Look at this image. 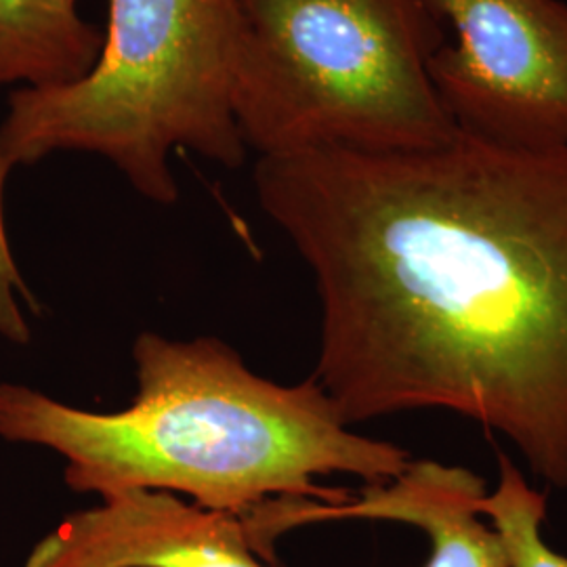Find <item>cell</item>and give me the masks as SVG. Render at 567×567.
<instances>
[{
	"instance_id": "obj_1",
	"label": "cell",
	"mask_w": 567,
	"mask_h": 567,
	"mask_svg": "<svg viewBox=\"0 0 567 567\" xmlns=\"http://www.w3.org/2000/svg\"><path fill=\"white\" fill-rule=\"evenodd\" d=\"M265 215L320 299L313 381L347 425L446 410L567 489V147L259 158Z\"/></svg>"
},
{
	"instance_id": "obj_2",
	"label": "cell",
	"mask_w": 567,
	"mask_h": 567,
	"mask_svg": "<svg viewBox=\"0 0 567 567\" xmlns=\"http://www.w3.org/2000/svg\"><path fill=\"white\" fill-rule=\"evenodd\" d=\"M133 362L137 395L114 412L0 383V437L63 456L72 492L158 489L238 517L276 498L341 505L351 494L318 477L349 473L374 486L412 461L355 433L313 379L269 381L217 337L142 332Z\"/></svg>"
},
{
	"instance_id": "obj_3",
	"label": "cell",
	"mask_w": 567,
	"mask_h": 567,
	"mask_svg": "<svg viewBox=\"0 0 567 567\" xmlns=\"http://www.w3.org/2000/svg\"><path fill=\"white\" fill-rule=\"evenodd\" d=\"M238 32L236 0H110L100 55L81 79L11 95L0 122L9 163L100 156L163 206L179 200L175 150L243 166L248 147L234 116Z\"/></svg>"
},
{
	"instance_id": "obj_4",
	"label": "cell",
	"mask_w": 567,
	"mask_h": 567,
	"mask_svg": "<svg viewBox=\"0 0 567 567\" xmlns=\"http://www.w3.org/2000/svg\"><path fill=\"white\" fill-rule=\"evenodd\" d=\"M234 116L259 158L450 142L429 61L446 30L425 0H236Z\"/></svg>"
},
{
	"instance_id": "obj_5",
	"label": "cell",
	"mask_w": 567,
	"mask_h": 567,
	"mask_svg": "<svg viewBox=\"0 0 567 567\" xmlns=\"http://www.w3.org/2000/svg\"><path fill=\"white\" fill-rule=\"evenodd\" d=\"M425 2L454 34L429 76L456 126L508 147H567L566 0Z\"/></svg>"
},
{
	"instance_id": "obj_6",
	"label": "cell",
	"mask_w": 567,
	"mask_h": 567,
	"mask_svg": "<svg viewBox=\"0 0 567 567\" xmlns=\"http://www.w3.org/2000/svg\"><path fill=\"white\" fill-rule=\"evenodd\" d=\"M23 567H278L255 548L243 517L171 492L126 489L65 517Z\"/></svg>"
},
{
	"instance_id": "obj_7",
	"label": "cell",
	"mask_w": 567,
	"mask_h": 567,
	"mask_svg": "<svg viewBox=\"0 0 567 567\" xmlns=\"http://www.w3.org/2000/svg\"><path fill=\"white\" fill-rule=\"evenodd\" d=\"M486 494V482L471 468L410 461L395 480L365 486L341 505L276 498L246 513V524L261 547L276 548V540L295 527L395 522L425 532L431 553L423 567H511L501 534L482 522L477 507Z\"/></svg>"
},
{
	"instance_id": "obj_8",
	"label": "cell",
	"mask_w": 567,
	"mask_h": 567,
	"mask_svg": "<svg viewBox=\"0 0 567 567\" xmlns=\"http://www.w3.org/2000/svg\"><path fill=\"white\" fill-rule=\"evenodd\" d=\"M103 34L60 0H0V84L76 81L95 63Z\"/></svg>"
},
{
	"instance_id": "obj_9",
	"label": "cell",
	"mask_w": 567,
	"mask_h": 567,
	"mask_svg": "<svg viewBox=\"0 0 567 567\" xmlns=\"http://www.w3.org/2000/svg\"><path fill=\"white\" fill-rule=\"evenodd\" d=\"M498 486L480 501L482 517L489 519L501 534L511 567H567V557L557 553L543 538L547 519V494L527 484L524 473L498 456Z\"/></svg>"
},
{
	"instance_id": "obj_10",
	"label": "cell",
	"mask_w": 567,
	"mask_h": 567,
	"mask_svg": "<svg viewBox=\"0 0 567 567\" xmlns=\"http://www.w3.org/2000/svg\"><path fill=\"white\" fill-rule=\"evenodd\" d=\"M13 164L9 163L0 145V337L13 344L30 343L32 328L23 311V301L34 307L32 295L16 264L7 225H4V185Z\"/></svg>"
},
{
	"instance_id": "obj_11",
	"label": "cell",
	"mask_w": 567,
	"mask_h": 567,
	"mask_svg": "<svg viewBox=\"0 0 567 567\" xmlns=\"http://www.w3.org/2000/svg\"><path fill=\"white\" fill-rule=\"evenodd\" d=\"M60 2L68 4V7H76V2H79V0H60Z\"/></svg>"
}]
</instances>
